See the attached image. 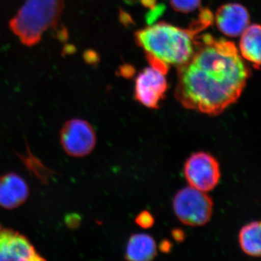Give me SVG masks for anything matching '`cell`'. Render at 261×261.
Instances as JSON below:
<instances>
[{
	"mask_svg": "<svg viewBox=\"0 0 261 261\" xmlns=\"http://www.w3.org/2000/svg\"><path fill=\"white\" fill-rule=\"evenodd\" d=\"M175 97L184 108L218 116L238 100L250 69L234 43L196 36L190 59L178 66Z\"/></svg>",
	"mask_w": 261,
	"mask_h": 261,
	"instance_id": "6da1fadb",
	"label": "cell"
},
{
	"mask_svg": "<svg viewBox=\"0 0 261 261\" xmlns=\"http://www.w3.org/2000/svg\"><path fill=\"white\" fill-rule=\"evenodd\" d=\"M199 18L190 29L161 22L136 32V42L145 50L151 66L166 74L170 65L178 67L190 59L196 36L211 25L202 15Z\"/></svg>",
	"mask_w": 261,
	"mask_h": 261,
	"instance_id": "7a4b0ae2",
	"label": "cell"
},
{
	"mask_svg": "<svg viewBox=\"0 0 261 261\" xmlns=\"http://www.w3.org/2000/svg\"><path fill=\"white\" fill-rule=\"evenodd\" d=\"M64 9L65 0H25L9 28L23 45L34 47L46 31L58 27Z\"/></svg>",
	"mask_w": 261,
	"mask_h": 261,
	"instance_id": "3957f363",
	"label": "cell"
},
{
	"mask_svg": "<svg viewBox=\"0 0 261 261\" xmlns=\"http://www.w3.org/2000/svg\"><path fill=\"white\" fill-rule=\"evenodd\" d=\"M173 208L177 219L189 226H202L210 221L214 201L205 192L185 187L174 196Z\"/></svg>",
	"mask_w": 261,
	"mask_h": 261,
	"instance_id": "277c9868",
	"label": "cell"
},
{
	"mask_svg": "<svg viewBox=\"0 0 261 261\" xmlns=\"http://www.w3.org/2000/svg\"><path fill=\"white\" fill-rule=\"evenodd\" d=\"M60 142L68 156L84 158L92 153L95 148L97 136L88 121L81 118H72L62 127Z\"/></svg>",
	"mask_w": 261,
	"mask_h": 261,
	"instance_id": "5b68a950",
	"label": "cell"
},
{
	"mask_svg": "<svg viewBox=\"0 0 261 261\" xmlns=\"http://www.w3.org/2000/svg\"><path fill=\"white\" fill-rule=\"evenodd\" d=\"M184 174L190 187L204 192L214 190L221 176L219 161L205 152H195L187 160Z\"/></svg>",
	"mask_w": 261,
	"mask_h": 261,
	"instance_id": "8992f818",
	"label": "cell"
},
{
	"mask_svg": "<svg viewBox=\"0 0 261 261\" xmlns=\"http://www.w3.org/2000/svg\"><path fill=\"white\" fill-rule=\"evenodd\" d=\"M168 89L166 73L150 66L141 72L135 83V99L145 107L158 109Z\"/></svg>",
	"mask_w": 261,
	"mask_h": 261,
	"instance_id": "52a82bcc",
	"label": "cell"
},
{
	"mask_svg": "<svg viewBox=\"0 0 261 261\" xmlns=\"http://www.w3.org/2000/svg\"><path fill=\"white\" fill-rule=\"evenodd\" d=\"M25 235L11 228H0V260H44Z\"/></svg>",
	"mask_w": 261,
	"mask_h": 261,
	"instance_id": "ba28073f",
	"label": "cell"
},
{
	"mask_svg": "<svg viewBox=\"0 0 261 261\" xmlns=\"http://www.w3.org/2000/svg\"><path fill=\"white\" fill-rule=\"evenodd\" d=\"M218 28L228 37H238L250 23L248 11L238 3H228L220 7L215 15Z\"/></svg>",
	"mask_w": 261,
	"mask_h": 261,
	"instance_id": "9c48e42d",
	"label": "cell"
},
{
	"mask_svg": "<svg viewBox=\"0 0 261 261\" xmlns=\"http://www.w3.org/2000/svg\"><path fill=\"white\" fill-rule=\"evenodd\" d=\"M30 190L24 178L15 173L0 176V207L13 210L23 205L28 200Z\"/></svg>",
	"mask_w": 261,
	"mask_h": 261,
	"instance_id": "30bf717a",
	"label": "cell"
},
{
	"mask_svg": "<svg viewBox=\"0 0 261 261\" xmlns=\"http://www.w3.org/2000/svg\"><path fill=\"white\" fill-rule=\"evenodd\" d=\"M157 255V245L152 236L147 233H135L130 237L125 252L127 260H152Z\"/></svg>",
	"mask_w": 261,
	"mask_h": 261,
	"instance_id": "8fae6325",
	"label": "cell"
},
{
	"mask_svg": "<svg viewBox=\"0 0 261 261\" xmlns=\"http://www.w3.org/2000/svg\"><path fill=\"white\" fill-rule=\"evenodd\" d=\"M240 47L242 56L251 62L255 69L258 70L260 65V27L252 24L241 34Z\"/></svg>",
	"mask_w": 261,
	"mask_h": 261,
	"instance_id": "7c38bea8",
	"label": "cell"
},
{
	"mask_svg": "<svg viewBox=\"0 0 261 261\" xmlns=\"http://www.w3.org/2000/svg\"><path fill=\"white\" fill-rule=\"evenodd\" d=\"M260 221L245 225L239 233V243L242 250L249 256L258 257L261 254Z\"/></svg>",
	"mask_w": 261,
	"mask_h": 261,
	"instance_id": "4fadbf2b",
	"label": "cell"
},
{
	"mask_svg": "<svg viewBox=\"0 0 261 261\" xmlns=\"http://www.w3.org/2000/svg\"><path fill=\"white\" fill-rule=\"evenodd\" d=\"M202 0H170L171 6L176 12L188 13L197 10Z\"/></svg>",
	"mask_w": 261,
	"mask_h": 261,
	"instance_id": "5bb4252c",
	"label": "cell"
},
{
	"mask_svg": "<svg viewBox=\"0 0 261 261\" xmlns=\"http://www.w3.org/2000/svg\"><path fill=\"white\" fill-rule=\"evenodd\" d=\"M135 223L144 229L152 227L154 224L153 216L147 211H142L136 217Z\"/></svg>",
	"mask_w": 261,
	"mask_h": 261,
	"instance_id": "9a60e30c",
	"label": "cell"
},
{
	"mask_svg": "<svg viewBox=\"0 0 261 261\" xmlns=\"http://www.w3.org/2000/svg\"><path fill=\"white\" fill-rule=\"evenodd\" d=\"M84 61L89 65L97 64L99 61V54L93 49H87L83 54Z\"/></svg>",
	"mask_w": 261,
	"mask_h": 261,
	"instance_id": "2e32d148",
	"label": "cell"
},
{
	"mask_svg": "<svg viewBox=\"0 0 261 261\" xmlns=\"http://www.w3.org/2000/svg\"><path fill=\"white\" fill-rule=\"evenodd\" d=\"M171 235H172V238L174 239L175 241L177 242V243H181L186 238L185 233L180 228L173 229L172 232H171Z\"/></svg>",
	"mask_w": 261,
	"mask_h": 261,
	"instance_id": "e0dca14e",
	"label": "cell"
},
{
	"mask_svg": "<svg viewBox=\"0 0 261 261\" xmlns=\"http://www.w3.org/2000/svg\"><path fill=\"white\" fill-rule=\"evenodd\" d=\"M173 245L169 240H165L160 244L159 249L164 253H168L172 249Z\"/></svg>",
	"mask_w": 261,
	"mask_h": 261,
	"instance_id": "ac0fdd59",
	"label": "cell"
},
{
	"mask_svg": "<svg viewBox=\"0 0 261 261\" xmlns=\"http://www.w3.org/2000/svg\"><path fill=\"white\" fill-rule=\"evenodd\" d=\"M60 30L57 32V35H58V39L61 41V42H66L67 39L68 38V33L67 29L65 27H62L61 29H59Z\"/></svg>",
	"mask_w": 261,
	"mask_h": 261,
	"instance_id": "d6986e66",
	"label": "cell"
},
{
	"mask_svg": "<svg viewBox=\"0 0 261 261\" xmlns=\"http://www.w3.org/2000/svg\"><path fill=\"white\" fill-rule=\"evenodd\" d=\"M76 51V49H75V47L74 45H72V44H66L64 47H63V56H67V55H71L73 54V53H75Z\"/></svg>",
	"mask_w": 261,
	"mask_h": 261,
	"instance_id": "ffe728a7",
	"label": "cell"
}]
</instances>
